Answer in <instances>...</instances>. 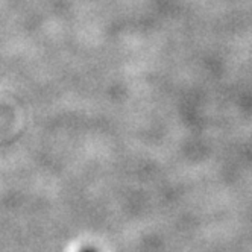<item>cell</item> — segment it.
<instances>
[{"label": "cell", "mask_w": 252, "mask_h": 252, "mask_svg": "<svg viewBox=\"0 0 252 252\" xmlns=\"http://www.w3.org/2000/svg\"><path fill=\"white\" fill-rule=\"evenodd\" d=\"M81 252H97L96 249H92V248H87V249H84V251H81Z\"/></svg>", "instance_id": "1"}]
</instances>
